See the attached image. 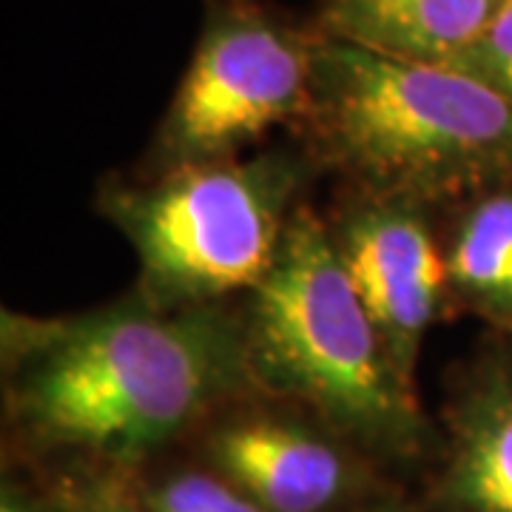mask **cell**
<instances>
[{"instance_id": "cell-7", "label": "cell", "mask_w": 512, "mask_h": 512, "mask_svg": "<svg viewBox=\"0 0 512 512\" xmlns=\"http://www.w3.org/2000/svg\"><path fill=\"white\" fill-rule=\"evenodd\" d=\"M333 242L390 359L416 384L424 336L450 293L447 254H441L421 202L370 194L339 220Z\"/></svg>"}, {"instance_id": "cell-8", "label": "cell", "mask_w": 512, "mask_h": 512, "mask_svg": "<svg viewBox=\"0 0 512 512\" xmlns=\"http://www.w3.org/2000/svg\"><path fill=\"white\" fill-rule=\"evenodd\" d=\"M430 507L512 512V353L484 359L456 390Z\"/></svg>"}, {"instance_id": "cell-9", "label": "cell", "mask_w": 512, "mask_h": 512, "mask_svg": "<svg viewBox=\"0 0 512 512\" xmlns=\"http://www.w3.org/2000/svg\"><path fill=\"white\" fill-rule=\"evenodd\" d=\"M504 0H325V35L421 63H450L498 15Z\"/></svg>"}, {"instance_id": "cell-13", "label": "cell", "mask_w": 512, "mask_h": 512, "mask_svg": "<svg viewBox=\"0 0 512 512\" xmlns=\"http://www.w3.org/2000/svg\"><path fill=\"white\" fill-rule=\"evenodd\" d=\"M447 66L478 77L512 106V0H504L493 23Z\"/></svg>"}, {"instance_id": "cell-2", "label": "cell", "mask_w": 512, "mask_h": 512, "mask_svg": "<svg viewBox=\"0 0 512 512\" xmlns=\"http://www.w3.org/2000/svg\"><path fill=\"white\" fill-rule=\"evenodd\" d=\"M305 117L330 163L379 197L424 205L512 183V106L447 63L319 35Z\"/></svg>"}, {"instance_id": "cell-1", "label": "cell", "mask_w": 512, "mask_h": 512, "mask_svg": "<svg viewBox=\"0 0 512 512\" xmlns=\"http://www.w3.org/2000/svg\"><path fill=\"white\" fill-rule=\"evenodd\" d=\"M9 407L40 450L134 473L222 402L251 390L245 319L217 305L109 311L6 330Z\"/></svg>"}, {"instance_id": "cell-6", "label": "cell", "mask_w": 512, "mask_h": 512, "mask_svg": "<svg viewBox=\"0 0 512 512\" xmlns=\"http://www.w3.org/2000/svg\"><path fill=\"white\" fill-rule=\"evenodd\" d=\"M365 450L322 421L239 410L202 436V458L268 512L356 510L376 490Z\"/></svg>"}, {"instance_id": "cell-5", "label": "cell", "mask_w": 512, "mask_h": 512, "mask_svg": "<svg viewBox=\"0 0 512 512\" xmlns=\"http://www.w3.org/2000/svg\"><path fill=\"white\" fill-rule=\"evenodd\" d=\"M313 49L316 37L242 0L214 9L160 128L168 168L239 157L265 131L308 114Z\"/></svg>"}, {"instance_id": "cell-11", "label": "cell", "mask_w": 512, "mask_h": 512, "mask_svg": "<svg viewBox=\"0 0 512 512\" xmlns=\"http://www.w3.org/2000/svg\"><path fill=\"white\" fill-rule=\"evenodd\" d=\"M128 476L148 512H268L208 464L165 470L154 478Z\"/></svg>"}, {"instance_id": "cell-14", "label": "cell", "mask_w": 512, "mask_h": 512, "mask_svg": "<svg viewBox=\"0 0 512 512\" xmlns=\"http://www.w3.org/2000/svg\"><path fill=\"white\" fill-rule=\"evenodd\" d=\"M0 512H66L63 504L57 501V495L49 493H32L20 484H3L0 495Z\"/></svg>"}, {"instance_id": "cell-3", "label": "cell", "mask_w": 512, "mask_h": 512, "mask_svg": "<svg viewBox=\"0 0 512 512\" xmlns=\"http://www.w3.org/2000/svg\"><path fill=\"white\" fill-rule=\"evenodd\" d=\"M242 319L256 390L308 407L367 456L407 461L430 450L419 390L390 359L333 234L311 211H293Z\"/></svg>"}, {"instance_id": "cell-4", "label": "cell", "mask_w": 512, "mask_h": 512, "mask_svg": "<svg viewBox=\"0 0 512 512\" xmlns=\"http://www.w3.org/2000/svg\"><path fill=\"white\" fill-rule=\"evenodd\" d=\"M302 177L291 154L228 157L177 165L143 188H106L100 208L134 248L146 302L217 305L271 271Z\"/></svg>"}, {"instance_id": "cell-15", "label": "cell", "mask_w": 512, "mask_h": 512, "mask_svg": "<svg viewBox=\"0 0 512 512\" xmlns=\"http://www.w3.org/2000/svg\"><path fill=\"white\" fill-rule=\"evenodd\" d=\"M365 512H402V510H390V507H373V510H365Z\"/></svg>"}, {"instance_id": "cell-12", "label": "cell", "mask_w": 512, "mask_h": 512, "mask_svg": "<svg viewBox=\"0 0 512 512\" xmlns=\"http://www.w3.org/2000/svg\"><path fill=\"white\" fill-rule=\"evenodd\" d=\"M52 493L66 512H148L128 473L83 464L55 478Z\"/></svg>"}, {"instance_id": "cell-10", "label": "cell", "mask_w": 512, "mask_h": 512, "mask_svg": "<svg viewBox=\"0 0 512 512\" xmlns=\"http://www.w3.org/2000/svg\"><path fill=\"white\" fill-rule=\"evenodd\" d=\"M447 279L467 311L512 333V183L470 197L447 248Z\"/></svg>"}]
</instances>
